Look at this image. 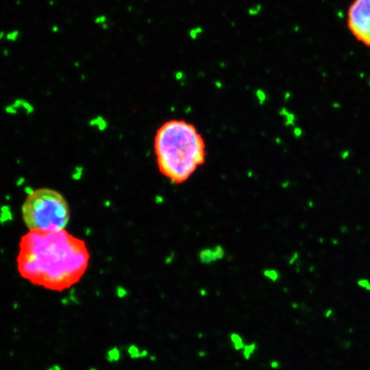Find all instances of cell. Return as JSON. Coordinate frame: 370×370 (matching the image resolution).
Instances as JSON below:
<instances>
[{"mask_svg":"<svg viewBox=\"0 0 370 370\" xmlns=\"http://www.w3.org/2000/svg\"><path fill=\"white\" fill-rule=\"evenodd\" d=\"M87 244L64 229L29 230L19 243L17 270L36 286L64 291L77 284L89 264Z\"/></svg>","mask_w":370,"mask_h":370,"instance_id":"cell-1","label":"cell"},{"mask_svg":"<svg viewBox=\"0 0 370 370\" xmlns=\"http://www.w3.org/2000/svg\"><path fill=\"white\" fill-rule=\"evenodd\" d=\"M224 255V251L221 248H216L215 249H205L200 254V259L202 262L209 263L212 261L220 259Z\"/></svg>","mask_w":370,"mask_h":370,"instance_id":"cell-5","label":"cell"},{"mask_svg":"<svg viewBox=\"0 0 370 370\" xmlns=\"http://www.w3.org/2000/svg\"><path fill=\"white\" fill-rule=\"evenodd\" d=\"M154 152L159 172L174 183H183L206 159V144L193 124L172 119L156 131Z\"/></svg>","mask_w":370,"mask_h":370,"instance_id":"cell-2","label":"cell"},{"mask_svg":"<svg viewBox=\"0 0 370 370\" xmlns=\"http://www.w3.org/2000/svg\"><path fill=\"white\" fill-rule=\"evenodd\" d=\"M22 215L29 230H58L69 223L70 207L58 191L40 188L27 195L22 204Z\"/></svg>","mask_w":370,"mask_h":370,"instance_id":"cell-3","label":"cell"},{"mask_svg":"<svg viewBox=\"0 0 370 370\" xmlns=\"http://www.w3.org/2000/svg\"><path fill=\"white\" fill-rule=\"evenodd\" d=\"M349 156H350V152L349 151H344L341 154V158L342 159H346V158H349Z\"/></svg>","mask_w":370,"mask_h":370,"instance_id":"cell-7","label":"cell"},{"mask_svg":"<svg viewBox=\"0 0 370 370\" xmlns=\"http://www.w3.org/2000/svg\"><path fill=\"white\" fill-rule=\"evenodd\" d=\"M346 24L354 38L370 47V0H354L348 8Z\"/></svg>","mask_w":370,"mask_h":370,"instance_id":"cell-4","label":"cell"},{"mask_svg":"<svg viewBox=\"0 0 370 370\" xmlns=\"http://www.w3.org/2000/svg\"><path fill=\"white\" fill-rule=\"evenodd\" d=\"M357 286L370 293V280L366 278H361L356 280Z\"/></svg>","mask_w":370,"mask_h":370,"instance_id":"cell-6","label":"cell"},{"mask_svg":"<svg viewBox=\"0 0 370 370\" xmlns=\"http://www.w3.org/2000/svg\"><path fill=\"white\" fill-rule=\"evenodd\" d=\"M332 315V310L331 309H327V312H326V317H331V316Z\"/></svg>","mask_w":370,"mask_h":370,"instance_id":"cell-8","label":"cell"}]
</instances>
